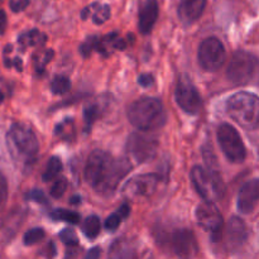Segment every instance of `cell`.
Listing matches in <instances>:
<instances>
[{
  "label": "cell",
  "mask_w": 259,
  "mask_h": 259,
  "mask_svg": "<svg viewBox=\"0 0 259 259\" xmlns=\"http://www.w3.org/2000/svg\"><path fill=\"white\" fill-rule=\"evenodd\" d=\"M152 82H153V77L149 73H143V75L139 76L138 83L143 88H148V86L152 85Z\"/></svg>",
  "instance_id": "35"
},
{
  "label": "cell",
  "mask_w": 259,
  "mask_h": 259,
  "mask_svg": "<svg viewBox=\"0 0 259 259\" xmlns=\"http://www.w3.org/2000/svg\"><path fill=\"white\" fill-rule=\"evenodd\" d=\"M218 141H219L222 151L230 162L240 163L247 157V149L240 138L238 131L230 124H222L218 129Z\"/></svg>",
  "instance_id": "7"
},
{
  "label": "cell",
  "mask_w": 259,
  "mask_h": 259,
  "mask_svg": "<svg viewBox=\"0 0 259 259\" xmlns=\"http://www.w3.org/2000/svg\"><path fill=\"white\" fill-rule=\"evenodd\" d=\"M168 243L172 252L182 259L194 258L199 250L196 237L189 229H179L172 233Z\"/></svg>",
  "instance_id": "13"
},
{
  "label": "cell",
  "mask_w": 259,
  "mask_h": 259,
  "mask_svg": "<svg viewBox=\"0 0 259 259\" xmlns=\"http://www.w3.org/2000/svg\"><path fill=\"white\" fill-rule=\"evenodd\" d=\"M259 201V179H254L244 184L238 195V210L243 214H249L254 210Z\"/></svg>",
  "instance_id": "16"
},
{
  "label": "cell",
  "mask_w": 259,
  "mask_h": 259,
  "mask_svg": "<svg viewBox=\"0 0 259 259\" xmlns=\"http://www.w3.org/2000/svg\"><path fill=\"white\" fill-rule=\"evenodd\" d=\"M196 220L200 227L211 233L212 242H219L223 235V217L214 202L205 201L196 209Z\"/></svg>",
  "instance_id": "10"
},
{
  "label": "cell",
  "mask_w": 259,
  "mask_h": 259,
  "mask_svg": "<svg viewBox=\"0 0 259 259\" xmlns=\"http://www.w3.org/2000/svg\"><path fill=\"white\" fill-rule=\"evenodd\" d=\"M101 111H103V108H101V104L98 103V101L89 103L83 108V120H85L86 129L91 128V125L100 118Z\"/></svg>",
  "instance_id": "22"
},
{
  "label": "cell",
  "mask_w": 259,
  "mask_h": 259,
  "mask_svg": "<svg viewBox=\"0 0 259 259\" xmlns=\"http://www.w3.org/2000/svg\"><path fill=\"white\" fill-rule=\"evenodd\" d=\"M207 0H181L179 5V17L185 24H192L204 13Z\"/></svg>",
  "instance_id": "17"
},
{
  "label": "cell",
  "mask_w": 259,
  "mask_h": 259,
  "mask_svg": "<svg viewBox=\"0 0 259 259\" xmlns=\"http://www.w3.org/2000/svg\"><path fill=\"white\" fill-rule=\"evenodd\" d=\"M159 8L157 0H142L139 4L138 28L142 34L152 32L157 19H158Z\"/></svg>",
  "instance_id": "15"
},
{
  "label": "cell",
  "mask_w": 259,
  "mask_h": 259,
  "mask_svg": "<svg viewBox=\"0 0 259 259\" xmlns=\"http://www.w3.org/2000/svg\"><path fill=\"white\" fill-rule=\"evenodd\" d=\"M55 134L61 141L72 142L76 137V128L73 119H65L60 124H57L55 128Z\"/></svg>",
  "instance_id": "19"
},
{
  "label": "cell",
  "mask_w": 259,
  "mask_h": 259,
  "mask_svg": "<svg viewBox=\"0 0 259 259\" xmlns=\"http://www.w3.org/2000/svg\"><path fill=\"white\" fill-rule=\"evenodd\" d=\"M8 200V181L7 177L0 172V210L4 207Z\"/></svg>",
  "instance_id": "32"
},
{
  "label": "cell",
  "mask_w": 259,
  "mask_h": 259,
  "mask_svg": "<svg viewBox=\"0 0 259 259\" xmlns=\"http://www.w3.org/2000/svg\"><path fill=\"white\" fill-rule=\"evenodd\" d=\"M125 148L132 158L136 159L138 163H144L147 161H151L156 156L157 149H158V141L156 137L136 132L129 136Z\"/></svg>",
  "instance_id": "9"
},
{
  "label": "cell",
  "mask_w": 259,
  "mask_h": 259,
  "mask_svg": "<svg viewBox=\"0 0 259 259\" xmlns=\"http://www.w3.org/2000/svg\"><path fill=\"white\" fill-rule=\"evenodd\" d=\"M131 169L128 158H114L108 152L96 149L89 156L83 175L86 182L98 194L110 196Z\"/></svg>",
  "instance_id": "1"
},
{
  "label": "cell",
  "mask_w": 259,
  "mask_h": 259,
  "mask_svg": "<svg viewBox=\"0 0 259 259\" xmlns=\"http://www.w3.org/2000/svg\"><path fill=\"white\" fill-rule=\"evenodd\" d=\"M190 177L195 190L205 201L214 202L224 196L225 186L219 171L204 169L200 166H195L191 169Z\"/></svg>",
  "instance_id": "5"
},
{
  "label": "cell",
  "mask_w": 259,
  "mask_h": 259,
  "mask_svg": "<svg viewBox=\"0 0 259 259\" xmlns=\"http://www.w3.org/2000/svg\"><path fill=\"white\" fill-rule=\"evenodd\" d=\"M10 9L14 13L23 12L29 5V0H10Z\"/></svg>",
  "instance_id": "34"
},
{
  "label": "cell",
  "mask_w": 259,
  "mask_h": 259,
  "mask_svg": "<svg viewBox=\"0 0 259 259\" xmlns=\"http://www.w3.org/2000/svg\"><path fill=\"white\" fill-rule=\"evenodd\" d=\"M52 57H53V51L52 50H48V51H46L45 53H42V55L37 56V57H35V60H34L35 70H37L38 72H43L46 65H47V63L50 62L51 60H52Z\"/></svg>",
  "instance_id": "29"
},
{
  "label": "cell",
  "mask_w": 259,
  "mask_h": 259,
  "mask_svg": "<svg viewBox=\"0 0 259 259\" xmlns=\"http://www.w3.org/2000/svg\"><path fill=\"white\" fill-rule=\"evenodd\" d=\"M199 62L205 71H218L227 58V51L222 40L217 37H209L201 42L199 47Z\"/></svg>",
  "instance_id": "8"
},
{
  "label": "cell",
  "mask_w": 259,
  "mask_h": 259,
  "mask_svg": "<svg viewBox=\"0 0 259 259\" xmlns=\"http://www.w3.org/2000/svg\"><path fill=\"white\" fill-rule=\"evenodd\" d=\"M71 89V81L66 76H55L51 81V90L55 95H63Z\"/></svg>",
  "instance_id": "26"
},
{
  "label": "cell",
  "mask_w": 259,
  "mask_h": 259,
  "mask_svg": "<svg viewBox=\"0 0 259 259\" xmlns=\"http://www.w3.org/2000/svg\"><path fill=\"white\" fill-rule=\"evenodd\" d=\"M259 61L247 51H238L233 55L227 68V77L234 85H245L254 77Z\"/></svg>",
  "instance_id": "6"
},
{
  "label": "cell",
  "mask_w": 259,
  "mask_h": 259,
  "mask_svg": "<svg viewBox=\"0 0 259 259\" xmlns=\"http://www.w3.org/2000/svg\"><path fill=\"white\" fill-rule=\"evenodd\" d=\"M89 10H90V14H93V22L98 25L108 22L111 15V9L108 4L94 3V4L89 5Z\"/></svg>",
  "instance_id": "20"
},
{
  "label": "cell",
  "mask_w": 259,
  "mask_h": 259,
  "mask_svg": "<svg viewBox=\"0 0 259 259\" xmlns=\"http://www.w3.org/2000/svg\"><path fill=\"white\" fill-rule=\"evenodd\" d=\"M81 229H82V233L86 235V238H89V239H95L101 229L100 219L98 217H95V215H91V217L86 218L85 222L82 223Z\"/></svg>",
  "instance_id": "23"
},
{
  "label": "cell",
  "mask_w": 259,
  "mask_h": 259,
  "mask_svg": "<svg viewBox=\"0 0 259 259\" xmlns=\"http://www.w3.org/2000/svg\"><path fill=\"white\" fill-rule=\"evenodd\" d=\"M51 218L56 222H65L70 223V224H78L80 223V214L75 211H70V210L66 209H57L55 211H52Z\"/></svg>",
  "instance_id": "25"
},
{
  "label": "cell",
  "mask_w": 259,
  "mask_h": 259,
  "mask_svg": "<svg viewBox=\"0 0 259 259\" xmlns=\"http://www.w3.org/2000/svg\"><path fill=\"white\" fill-rule=\"evenodd\" d=\"M67 186H68L67 180H66L65 177L57 179L55 182H53L52 187H51V191H50L51 196L55 197V199H60V197L66 192Z\"/></svg>",
  "instance_id": "28"
},
{
  "label": "cell",
  "mask_w": 259,
  "mask_h": 259,
  "mask_svg": "<svg viewBox=\"0 0 259 259\" xmlns=\"http://www.w3.org/2000/svg\"><path fill=\"white\" fill-rule=\"evenodd\" d=\"M126 47V42L125 39H123V38H116L115 40H114L113 43V48L114 50H124V48Z\"/></svg>",
  "instance_id": "38"
},
{
  "label": "cell",
  "mask_w": 259,
  "mask_h": 259,
  "mask_svg": "<svg viewBox=\"0 0 259 259\" xmlns=\"http://www.w3.org/2000/svg\"><path fill=\"white\" fill-rule=\"evenodd\" d=\"M128 119L139 131L151 132L166 123V111L159 99L141 98L128 108Z\"/></svg>",
  "instance_id": "2"
},
{
  "label": "cell",
  "mask_w": 259,
  "mask_h": 259,
  "mask_svg": "<svg viewBox=\"0 0 259 259\" xmlns=\"http://www.w3.org/2000/svg\"><path fill=\"white\" fill-rule=\"evenodd\" d=\"M46 233L42 228H33V229L28 230L27 233L23 237V242H24L25 245H33L39 243L40 240L45 238Z\"/></svg>",
  "instance_id": "27"
},
{
  "label": "cell",
  "mask_w": 259,
  "mask_h": 259,
  "mask_svg": "<svg viewBox=\"0 0 259 259\" xmlns=\"http://www.w3.org/2000/svg\"><path fill=\"white\" fill-rule=\"evenodd\" d=\"M80 197L78 196H73L72 199H71V202H72V204H78V201H80Z\"/></svg>",
  "instance_id": "39"
},
{
  "label": "cell",
  "mask_w": 259,
  "mask_h": 259,
  "mask_svg": "<svg viewBox=\"0 0 259 259\" xmlns=\"http://www.w3.org/2000/svg\"><path fill=\"white\" fill-rule=\"evenodd\" d=\"M100 254H101V249L100 248L95 247L86 253L85 258L83 259H100Z\"/></svg>",
  "instance_id": "37"
},
{
  "label": "cell",
  "mask_w": 259,
  "mask_h": 259,
  "mask_svg": "<svg viewBox=\"0 0 259 259\" xmlns=\"http://www.w3.org/2000/svg\"><path fill=\"white\" fill-rule=\"evenodd\" d=\"M159 176L157 174H143L132 177L123 187V194L126 199L139 200L149 197L159 184Z\"/></svg>",
  "instance_id": "11"
},
{
  "label": "cell",
  "mask_w": 259,
  "mask_h": 259,
  "mask_svg": "<svg viewBox=\"0 0 259 259\" xmlns=\"http://www.w3.org/2000/svg\"><path fill=\"white\" fill-rule=\"evenodd\" d=\"M27 197L29 200H32V201L39 202V204H43V205L48 204L47 197H46V195L43 194V191H40V190H32V191L27 195Z\"/></svg>",
  "instance_id": "33"
},
{
  "label": "cell",
  "mask_w": 259,
  "mask_h": 259,
  "mask_svg": "<svg viewBox=\"0 0 259 259\" xmlns=\"http://www.w3.org/2000/svg\"><path fill=\"white\" fill-rule=\"evenodd\" d=\"M131 214V209L126 204H124L123 206L119 207L118 211L111 214L108 219L105 220V228L109 230V232H115L119 227H120L121 222H123L125 218L129 217Z\"/></svg>",
  "instance_id": "21"
},
{
  "label": "cell",
  "mask_w": 259,
  "mask_h": 259,
  "mask_svg": "<svg viewBox=\"0 0 259 259\" xmlns=\"http://www.w3.org/2000/svg\"><path fill=\"white\" fill-rule=\"evenodd\" d=\"M62 169V162L58 157H51L47 162V166H46L45 172L42 175V180L45 182L52 181L56 176L61 172Z\"/></svg>",
  "instance_id": "24"
},
{
  "label": "cell",
  "mask_w": 259,
  "mask_h": 259,
  "mask_svg": "<svg viewBox=\"0 0 259 259\" xmlns=\"http://www.w3.org/2000/svg\"><path fill=\"white\" fill-rule=\"evenodd\" d=\"M248 239V228L240 218L233 217L228 222L225 229V244L230 252H235L243 247Z\"/></svg>",
  "instance_id": "14"
},
{
  "label": "cell",
  "mask_w": 259,
  "mask_h": 259,
  "mask_svg": "<svg viewBox=\"0 0 259 259\" xmlns=\"http://www.w3.org/2000/svg\"><path fill=\"white\" fill-rule=\"evenodd\" d=\"M7 24H8L7 14H5L4 10L0 9V35L4 34V33H5V29H7Z\"/></svg>",
  "instance_id": "36"
},
{
  "label": "cell",
  "mask_w": 259,
  "mask_h": 259,
  "mask_svg": "<svg viewBox=\"0 0 259 259\" xmlns=\"http://www.w3.org/2000/svg\"><path fill=\"white\" fill-rule=\"evenodd\" d=\"M176 101L180 108L187 114L195 115L200 111L201 108V96L199 91L195 88L194 83L187 77H181L177 83L176 93Z\"/></svg>",
  "instance_id": "12"
},
{
  "label": "cell",
  "mask_w": 259,
  "mask_h": 259,
  "mask_svg": "<svg viewBox=\"0 0 259 259\" xmlns=\"http://www.w3.org/2000/svg\"><path fill=\"white\" fill-rule=\"evenodd\" d=\"M7 144L13 159L25 166L34 161L39 151V143L34 132L22 123H15L10 126L7 134Z\"/></svg>",
  "instance_id": "3"
},
{
  "label": "cell",
  "mask_w": 259,
  "mask_h": 259,
  "mask_svg": "<svg viewBox=\"0 0 259 259\" xmlns=\"http://www.w3.org/2000/svg\"><path fill=\"white\" fill-rule=\"evenodd\" d=\"M60 239L62 240L66 245H70V247H76V245H78V238L72 229H63L62 232L60 233Z\"/></svg>",
  "instance_id": "30"
},
{
  "label": "cell",
  "mask_w": 259,
  "mask_h": 259,
  "mask_svg": "<svg viewBox=\"0 0 259 259\" xmlns=\"http://www.w3.org/2000/svg\"><path fill=\"white\" fill-rule=\"evenodd\" d=\"M227 113L247 131L259 129V98L252 93L240 91L227 100Z\"/></svg>",
  "instance_id": "4"
},
{
  "label": "cell",
  "mask_w": 259,
  "mask_h": 259,
  "mask_svg": "<svg viewBox=\"0 0 259 259\" xmlns=\"http://www.w3.org/2000/svg\"><path fill=\"white\" fill-rule=\"evenodd\" d=\"M47 37L43 33H40L38 29H32L29 32H25L19 35L18 38V43H19L20 48L23 51L28 47H33V46L43 45L46 42Z\"/></svg>",
  "instance_id": "18"
},
{
  "label": "cell",
  "mask_w": 259,
  "mask_h": 259,
  "mask_svg": "<svg viewBox=\"0 0 259 259\" xmlns=\"http://www.w3.org/2000/svg\"><path fill=\"white\" fill-rule=\"evenodd\" d=\"M96 43H98V38L96 37H90L88 38V40L82 43L80 46V52L83 57H89L91 55L94 50H96Z\"/></svg>",
  "instance_id": "31"
},
{
  "label": "cell",
  "mask_w": 259,
  "mask_h": 259,
  "mask_svg": "<svg viewBox=\"0 0 259 259\" xmlns=\"http://www.w3.org/2000/svg\"><path fill=\"white\" fill-rule=\"evenodd\" d=\"M3 101H4V94H3L2 91H0V104H2Z\"/></svg>",
  "instance_id": "40"
}]
</instances>
